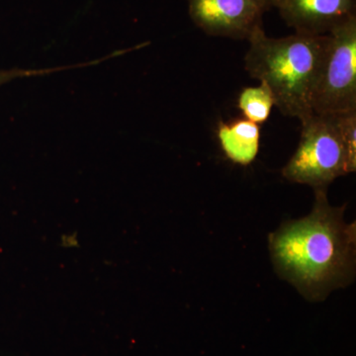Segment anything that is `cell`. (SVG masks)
Instances as JSON below:
<instances>
[{
    "instance_id": "8",
    "label": "cell",
    "mask_w": 356,
    "mask_h": 356,
    "mask_svg": "<svg viewBox=\"0 0 356 356\" xmlns=\"http://www.w3.org/2000/svg\"><path fill=\"white\" fill-rule=\"evenodd\" d=\"M238 106L248 120L255 124L264 123L275 106L273 92L264 83L255 88H243L238 95Z\"/></svg>"
},
{
    "instance_id": "2",
    "label": "cell",
    "mask_w": 356,
    "mask_h": 356,
    "mask_svg": "<svg viewBox=\"0 0 356 356\" xmlns=\"http://www.w3.org/2000/svg\"><path fill=\"white\" fill-rule=\"evenodd\" d=\"M248 41L250 49L245 57L248 74L268 86L281 113L305 123L314 115L312 97L325 35L295 33L271 38L261 29Z\"/></svg>"
},
{
    "instance_id": "5",
    "label": "cell",
    "mask_w": 356,
    "mask_h": 356,
    "mask_svg": "<svg viewBox=\"0 0 356 356\" xmlns=\"http://www.w3.org/2000/svg\"><path fill=\"white\" fill-rule=\"evenodd\" d=\"M192 22L213 37L248 40L264 29L270 0H187Z\"/></svg>"
},
{
    "instance_id": "4",
    "label": "cell",
    "mask_w": 356,
    "mask_h": 356,
    "mask_svg": "<svg viewBox=\"0 0 356 356\" xmlns=\"http://www.w3.org/2000/svg\"><path fill=\"white\" fill-rule=\"evenodd\" d=\"M312 108L318 115L356 111V17L325 35Z\"/></svg>"
},
{
    "instance_id": "7",
    "label": "cell",
    "mask_w": 356,
    "mask_h": 356,
    "mask_svg": "<svg viewBox=\"0 0 356 356\" xmlns=\"http://www.w3.org/2000/svg\"><path fill=\"white\" fill-rule=\"evenodd\" d=\"M217 137L227 158L238 165H250L259 154L261 128L248 119L220 122Z\"/></svg>"
},
{
    "instance_id": "9",
    "label": "cell",
    "mask_w": 356,
    "mask_h": 356,
    "mask_svg": "<svg viewBox=\"0 0 356 356\" xmlns=\"http://www.w3.org/2000/svg\"><path fill=\"white\" fill-rule=\"evenodd\" d=\"M84 64H79L76 65H70V67H55V69L47 70H0V86L8 83V81H13L19 77L33 76H43V74H51V72H58L60 70L67 69H76V67H83ZM86 67V64L84 65Z\"/></svg>"
},
{
    "instance_id": "6",
    "label": "cell",
    "mask_w": 356,
    "mask_h": 356,
    "mask_svg": "<svg viewBox=\"0 0 356 356\" xmlns=\"http://www.w3.org/2000/svg\"><path fill=\"white\" fill-rule=\"evenodd\" d=\"M295 33L325 36L356 17V0H270Z\"/></svg>"
},
{
    "instance_id": "1",
    "label": "cell",
    "mask_w": 356,
    "mask_h": 356,
    "mask_svg": "<svg viewBox=\"0 0 356 356\" xmlns=\"http://www.w3.org/2000/svg\"><path fill=\"white\" fill-rule=\"evenodd\" d=\"M311 214L284 222L269 235L274 268L307 300L323 301L355 276L356 224L343 219L346 206L332 207L327 188L314 189Z\"/></svg>"
},
{
    "instance_id": "3",
    "label": "cell",
    "mask_w": 356,
    "mask_h": 356,
    "mask_svg": "<svg viewBox=\"0 0 356 356\" xmlns=\"http://www.w3.org/2000/svg\"><path fill=\"white\" fill-rule=\"evenodd\" d=\"M344 146L337 115H312L302 124L296 152L282 170L288 181L327 188L337 177L355 172Z\"/></svg>"
}]
</instances>
